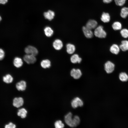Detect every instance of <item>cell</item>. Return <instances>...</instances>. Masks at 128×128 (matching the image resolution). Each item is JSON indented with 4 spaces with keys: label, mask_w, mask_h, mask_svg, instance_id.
I'll use <instances>...</instances> for the list:
<instances>
[{
    "label": "cell",
    "mask_w": 128,
    "mask_h": 128,
    "mask_svg": "<svg viewBox=\"0 0 128 128\" xmlns=\"http://www.w3.org/2000/svg\"><path fill=\"white\" fill-rule=\"evenodd\" d=\"M120 34L124 38L128 37V30L125 28L122 29L120 31Z\"/></svg>",
    "instance_id": "83f0119b"
},
{
    "label": "cell",
    "mask_w": 128,
    "mask_h": 128,
    "mask_svg": "<svg viewBox=\"0 0 128 128\" xmlns=\"http://www.w3.org/2000/svg\"><path fill=\"white\" fill-rule=\"evenodd\" d=\"M70 60L71 62L75 64L77 63H79L81 62L82 59L79 57L78 54H75L71 56Z\"/></svg>",
    "instance_id": "9a60e30c"
},
{
    "label": "cell",
    "mask_w": 128,
    "mask_h": 128,
    "mask_svg": "<svg viewBox=\"0 0 128 128\" xmlns=\"http://www.w3.org/2000/svg\"><path fill=\"white\" fill-rule=\"evenodd\" d=\"M52 45L54 48L57 50H61L63 46L62 41L59 39L55 40L53 42Z\"/></svg>",
    "instance_id": "9c48e42d"
},
{
    "label": "cell",
    "mask_w": 128,
    "mask_h": 128,
    "mask_svg": "<svg viewBox=\"0 0 128 128\" xmlns=\"http://www.w3.org/2000/svg\"><path fill=\"white\" fill-rule=\"evenodd\" d=\"M120 15L122 18H126L128 15V7L122 8L121 10Z\"/></svg>",
    "instance_id": "cb8c5ba5"
},
{
    "label": "cell",
    "mask_w": 128,
    "mask_h": 128,
    "mask_svg": "<svg viewBox=\"0 0 128 128\" xmlns=\"http://www.w3.org/2000/svg\"><path fill=\"white\" fill-rule=\"evenodd\" d=\"M13 78L12 76L9 74H7L3 77V81L7 83H11L13 81Z\"/></svg>",
    "instance_id": "603a6c76"
},
{
    "label": "cell",
    "mask_w": 128,
    "mask_h": 128,
    "mask_svg": "<svg viewBox=\"0 0 128 128\" xmlns=\"http://www.w3.org/2000/svg\"><path fill=\"white\" fill-rule=\"evenodd\" d=\"M24 100L22 97H15L13 100V104L15 107L19 108L22 106L24 104Z\"/></svg>",
    "instance_id": "ba28073f"
},
{
    "label": "cell",
    "mask_w": 128,
    "mask_h": 128,
    "mask_svg": "<svg viewBox=\"0 0 128 128\" xmlns=\"http://www.w3.org/2000/svg\"><path fill=\"white\" fill-rule=\"evenodd\" d=\"M66 51L70 54H73L75 51V46L72 44L69 43L66 45Z\"/></svg>",
    "instance_id": "e0dca14e"
},
{
    "label": "cell",
    "mask_w": 128,
    "mask_h": 128,
    "mask_svg": "<svg viewBox=\"0 0 128 128\" xmlns=\"http://www.w3.org/2000/svg\"><path fill=\"white\" fill-rule=\"evenodd\" d=\"M97 23L94 20L90 19L86 23V27L92 30L95 29L97 27Z\"/></svg>",
    "instance_id": "8fae6325"
},
{
    "label": "cell",
    "mask_w": 128,
    "mask_h": 128,
    "mask_svg": "<svg viewBox=\"0 0 128 128\" xmlns=\"http://www.w3.org/2000/svg\"><path fill=\"white\" fill-rule=\"evenodd\" d=\"M71 76L73 78L78 79L80 78L82 75L81 70L79 69H72L70 71Z\"/></svg>",
    "instance_id": "52a82bcc"
},
{
    "label": "cell",
    "mask_w": 128,
    "mask_h": 128,
    "mask_svg": "<svg viewBox=\"0 0 128 128\" xmlns=\"http://www.w3.org/2000/svg\"><path fill=\"white\" fill-rule=\"evenodd\" d=\"M16 127V125L12 122H10L5 126V128H15Z\"/></svg>",
    "instance_id": "f546056e"
},
{
    "label": "cell",
    "mask_w": 128,
    "mask_h": 128,
    "mask_svg": "<svg viewBox=\"0 0 128 128\" xmlns=\"http://www.w3.org/2000/svg\"><path fill=\"white\" fill-rule=\"evenodd\" d=\"M115 65L112 62L110 61L106 62L104 65V69L106 72L108 73H112L114 71Z\"/></svg>",
    "instance_id": "5b68a950"
},
{
    "label": "cell",
    "mask_w": 128,
    "mask_h": 128,
    "mask_svg": "<svg viewBox=\"0 0 128 128\" xmlns=\"http://www.w3.org/2000/svg\"><path fill=\"white\" fill-rule=\"evenodd\" d=\"M16 86L17 89L18 91H24L26 88V82L24 81L21 80L16 83Z\"/></svg>",
    "instance_id": "30bf717a"
},
{
    "label": "cell",
    "mask_w": 128,
    "mask_h": 128,
    "mask_svg": "<svg viewBox=\"0 0 128 128\" xmlns=\"http://www.w3.org/2000/svg\"><path fill=\"white\" fill-rule=\"evenodd\" d=\"M82 30L85 36L87 38H90L93 37V33L91 30L85 26L82 27Z\"/></svg>",
    "instance_id": "7c38bea8"
},
{
    "label": "cell",
    "mask_w": 128,
    "mask_h": 128,
    "mask_svg": "<svg viewBox=\"0 0 128 128\" xmlns=\"http://www.w3.org/2000/svg\"><path fill=\"white\" fill-rule=\"evenodd\" d=\"M40 64L41 67L44 69L48 68L51 66V62L48 59H44L41 61Z\"/></svg>",
    "instance_id": "2e32d148"
},
{
    "label": "cell",
    "mask_w": 128,
    "mask_h": 128,
    "mask_svg": "<svg viewBox=\"0 0 128 128\" xmlns=\"http://www.w3.org/2000/svg\"><path fill=\"white\" fill-rule=\"evenodd\" d=\"M5 56V52L4 50L0 48V60L3 59Z\"/></svg>",
    "instance_id": "4dcf8cb0"
},
{
    "label": "cell",
    "mask_w": 128,
    "mask_h": 128,
    "mask_svg": "<svg viewBox=\"0 0 128 128\" xmlns=\"http://www.w3.org/2000/svg\"><path fill=\"white\" fill-rule=\"evenodd\" d=\"M35 56L26 54L23 57L24 61L28 64H32L35 63L37 60Z\"/></svg>",
    "instance_id": "277c9868"
},
{
    "label": "cell",
    "mask_w": 128,
    "mask_h": 128,
    "mask_svg": "<svg viewBox=\"0 0 128 128\" xmlns=\"http://www.w3.org/2000/svg\"><path fill=\"white\" fill-rule=\"evenodd\" d=\"M72 117V114L71 112L68 113L64 117L65 122L68 125L71 127H76L80 123V119L77 115L74 116L73 118Z\"/></svg>",
    "instance_id": "6da1fadb"
},
{
    "label": "cell",
    "mask_w": 128,
    "mask_h": 128,
    "mask_svg": "<svg viewBox=\"0 0 128 128\" xmlns=\"http://www.w3.org/2000/svg\"><path fill=\"white\" fill-rule=\"evenodd\" d=\"M119 46L117 44H113L110 47V51L112 53L117 55L119 53L120 51Z\"/></svg>",
    "instance_id": "ac0fdd59"
},
{
    "label": "cell",
    "mask_w": 128,
    "mask_h": 128,
    "mask_svg": "<svg viewBox=\"0 0 128 128\" xmlns=\"http://www.w3.org/2000/svg\"><path fill=\"white\" fill-rule=\"evenodd\" d=\"M27 111L25 108H23L18 110L17 114L18 116L22 118H24L26 116Z\"/></svg>",
    "instance_id": "44dd1931"
},
{
    "label": "cell",
    "mask_w": 128,
    "mask_h": 128,
    "mask_svg": "<svg viewBox=\"0 0 128 128\" xmlns=\"http://www.w3.org/2000/svg\"><path fill=\"white\" fill-rule=\"evenodd\" d=\"M114 1L117 5L121 6L125 3L126 0H114Z\"/></svg>",
    "instance_id": "f1b7e54d"
},
{
    "label": "cell",
    "mask_w": 128,
    "mask_h": 128,
    "mask_svg": "<svg viewBox=\"0 0 128 128\" xmlns=\"http://www.w3.org/2000/svg\"><path fill=\"white\" fill-rule=\"evenodd\" d=\"M2 18L1 16H0V21L1 20Z\"/></svg>",
    "instance_id": "836d02e7"
},
{
    "label": "cell",
    "mask_w": 128,
    "mask_h": 128,
    "mask_svg": "<svg viewBox=\"0 0 128 128\" xmlns=\"http://www.w3.org/2000/svg\"><path fill=\"white\" fill-rule=\"evenodd\" d=\"M24 51L26 54L35 56L38 54V50L36 47L31 45H29L26 47Z\"/></svg>",
    "instance_id": "3957f363"
},
{
    "label": "cell",
    "mask_w": 128,
    "mask_h": 128,
    "mask_svg": "<svg viewBox=\"0 0 128 128\" xmlns=\"http://www.w3.org/2000/svg\"><path fill=\"white\" fill-rule=\"evenodd\" d=\"M101 20L105 23L109 22L110 20V16L109 14L107 13L103 12L101 16Z\"/></svg>",
    "instance_id": "ffe728a7"
},
{
    "label": "cell",
    "mask_w": 128,
    "mask_h": 128,
    "mask_svg": "<svg viewBox=\"0 0 128 128\" xmlns=\"http://www.w3.org/2000/svg\"><path fill=\"white\" fill-rule=\"evenodd\" d=\"M44 31L46 36L47 37H50L52 36L54 33V31L50 27L47 26L44 29Z\"/></svg>",
    "instance_id": "d6986e66"
},
{
    "label": "cell",
    "mask_w": 128,
    "mask_h": 128,
    "mask_svg": "<svg viewBox=\"0 0 128 128\" xmlns=\"http://www.w3.org/2000/svg\"><path fill=\"white\" fill-rule=\"evenodd\" d=\"M8 0H0V4H5L7 3Z\"/></svg>",
    "instance_id": "1f68e13d"
},
{
    "label": "cell",
    "mask_w": 128,
    "mask_h": 128,
    "mask_svg": "<svg viewBox=\"0 0 128 128\" xmlns=\"http://www.w3.org/2000/svg\"><path fill=\"white\" fill-rule=\"evenodd\" d=\"M83 103L82 100L78 97H76L72 100L71 102V105L72 107L76 108L78 106H82Z\"/></svg>",
    "instance_id": "8992f818"
},
{
    "label": "cell",
    "mask_w": 128,
    "mask_h": 128,
    "mask_svg": "<svg viewBox=\"0 0 128 128\" xmlns=\"http://www.w3.org/2000/svg\"><path fill=\"white\" fill-rule=\"evenodd\" d=\"M121 43V44L119 46L120 48L124 51L128 50V41L123 40L122 41Z\"/></svg>",
    "instance_id": "7402d4cb"
},
{
    "label": "cell",
    "mask_w": 128,
    "mask_h": 128,
    "mask_svg": "<svg viewBox=\"0 0 128 128\" xmlns=\"http://www.w3.org/2000/svg\"><path fill=\"white\" fill-rule=\"evenodd\" d=\"M13 63L15 67L18 68L22 66L23 62L21 58L19 57H16L14 59Z\"/></svg>",
    "instance_id": "4fadbf2b"
},
{
    "label": "cell",
    "mask_w": 128,
    "mask_h": 128,
    "mask_svg": "<svg viewBox=\"0 0 128 128\" xmlns=\"http://www.w3.org/2000/svg\"><path fill=\"white\" fill-rule=\"evenodd\" d=\"M94 34L96 37L100 38H105L107 35L103 27L101 25L97 27L95 29Z\"/></svg>",
    "instance_id": "7a4b0ae2"
},
{
    "label": "cell",
    "mask_w": 128,
    "mask_h": 128,
    "mask_svg": "<svg viewBox=\"0 0 128 128\" xmlns=\"http://www.w3.org/2000/svg\"><path fill=\"white\" fill-rule=\"evenodd\" d=\"M54 126L56 128H62L64 126V124L60 120L56 121L54 123Z\"/></svg>",
    "instance_id": "4316f807"
},
{
    "label": "cell",
    "mask_w": 128,
    "mask_h": 128,
    "mask_svg": "<svg viewBox=\"0 0 128 128\" xmlns=\"http://www.w3.org/2000/svg\"><path fill=\"white\" fill-rule=\"evenodd\" d=\"M43 15L45 18L51 21L54 18L55 16V13L53 11L50 10L47 12H44Z\"/></svg>",
    "instance_id": "5bb4252c"
},
{
    "label": "cell",
    "mask_w": 128,
    "mask_h": 128,
    "mask_svg": "<svg viewBox=\"0 0 128 128\" xmlns=\"http://www.w3.org/2000/svg\"><path fill=\"white\" fill-rule=\"evenodd\" d=\"M113 28L115 30H117L121 29L122 27L121 23L119 22H114L112 25Z\"/></svg>",
    "instance_id": "484cf974"
},
{
    "label": "cell",
    "mask_w": 128,
    "mask_h": 128,
    "mask_svg": "<svg viewBox=\"0 0 128 128\" xmlns=\"http://www.w3.org/2000/svg\"><path fill=\"white\" fill-rule=\"evenodd\" d=\"M112 0H103V2L105 3H109L111 2Z\"/></svg>",
    "instance_id": "d6a6232c"
},
{
    "label": "cell",
    "mask_w": 128,
    "mask_h": 128,
    "mask_svg": "<svg viewBox=\"0 0 128 128\" xmlns=\"http://www.w3.org/2000/svg\"><path fill=\"white\" fill-rule=\"evenodd\" d=\"M119 78L122 82H126L128 80V75L125 72H121L119 74Z\"/></svg>",
    "instance_id": "d4e9b609"
}]
</instances>
